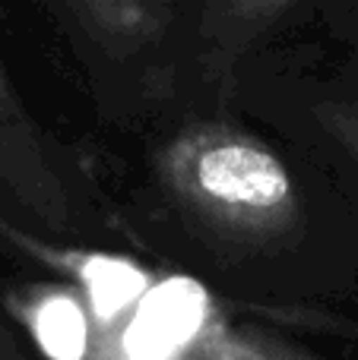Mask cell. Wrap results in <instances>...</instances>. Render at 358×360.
Instances as JSON below:
<instances>
[{"label": "cell", "mask_w": 358, "mask_h": 360, "mask_svg": "<svg viewBox=\"0 0 358 360\" xmlns=\"http://www.w3.org/2000/svg\"><path fill=\"white\" fill-rule=\"evenodd\" d=\"M0 360H38L25 332L10 319V313L0 304Z\"/></svg>", "instance_id": "obj_6"}, {"label": "cell", "mask_w": 358, "mask_h": 360, "mask_svg": "<svg viewBox=\"0 0 358 360\" xmlns=\"http://www.w3.org/2000/svg\"><path fill=\"white\" fill-rule=\"evenodd\" d=\"M0 253L38 272L0 294L38 360H321L190 272L4 221Z\"/></svg>", "instance_id": "obj_1"}, {"label": "cell", "mask_w": 358, "mask_h": 360, "mask_svg": "<svg viewBox=\"0 0 358 360\" xmlns=\"http://www.w3.org/2000/svg\"><path fill=\"white\" fill-rule=\"evenodd\" d=\"M48 16L95 111L118 130L232 114L245 63L289 25V0H67Z\"/></svg>", "instance_id": "obj_2"}, {"label": "cell", "mask_w": 358, "mask_h": 360, "mask_svg": "<svg viewBox=\"0 0 358 360\" xmlns=\"http://www.w3.org/2000/svg\"><path fill=\"white\" fill-rule=\"evenodd\" d=\"M308 136L327 152L342 177L358 184V92L321 89L295 101Z\"/></svg>", "instance_id": "obj_5"}, {"label": "cell", "mask_w": 358, "mask_h": 360, "mask_svg": "<svg viewBox=\"0 0 358 360\" xmlns=\"http://www.w3.org/2000/svg\"><path fill=\"white\" fill-rule=\"evenodd\" d=\"M149 209L178 250L247 304L270 307L279 262L295 266L314 240V209L283 155L232 114L184 117L156 130L146 152Z\"/></svg>", "instance_id": "obj_3"}, {"label": "cell", "mask_w": 358, "mask_h": 360, "mask_svg": "<svg viewBox=\"0 0 358 360\" xmlns=\"http://www.w3.org/2000/svg\"><path fill=\"white\" fill-rule=\"evenodd\" d=\"M0 221L54 243L108 234L105 193L73 146L61 143L16 92L0 57Z\"/></svg>", "instance_id": "obj_4"}]
</instances>
